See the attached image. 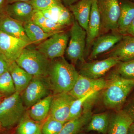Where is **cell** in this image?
I'll return each instance as SVG.
<instances>
[{"mask_svg":"<svg viewBox=\"0 0 134 134\" xmlns=\"http://www.w3.org/2000/svg\"><path fill=\"white\" fill-rule=\"evenodd\" d=\"M23 26L26 36L32 44H34L37 45L55 34L47 33L40 27L34 24L31 20L24 23Z\"/></svg>","mask_w":134,"mask_h":134,"instance_id":"obj_28","label":"cell"},{"mask_svg":"<svg viewBox=\"0 0 134 134\" xmlns=\"http://www.w3.org/2000/svg\"><path fill=\"white\" fill-rule=\"evenodd\" d=\"M41 129L39 123L34 121L30 117L28 110L17 124L15 134H35Z\"/></svg>","mask_w":134,"mask_h":134,"instance_id":"obj_29","label":"cell"},{"mask_svg":"<svg viewBox=\"0 0 134 134\" xmlns=\"http://www.w3.org/2000/svg\"><path fill=\"white\" fill-rule=\"evenodd\" d=\"M69 36L65 31L55 34L37 45L36 49L50 61L63 57L69 40Z\"/></svg>","mask_w":134,"mask_h":134,"instance_id":"obj_7","label":"cell"},{"mask_svg":"<svg viewBox=\"0 0 134 134\" xmlns=\"http://www.w3.org/2000/svg\"><path fill=\"white\" fill-rule=\"evenodd\" d=\"M0 31L32 44L25 34L23 24L12 19L4 13L0 15Z\"/></svg>","mask_w":134,"mask_h":134,"instance_id":"obj_18","label":"cell"},{"mask_svg":"<svg viewBox=\"0 0 134 134\" xmlns=\"http://www.w3.org/2000/svg\"><path fill=\"white\" fill-rule=\"evenodd\" d=\"M110 115L108 112L92 114L84 129L86 132L95 131L102 134L107 133Z\"/></svg>","mask_w":134,"mask_h":134,"instance_id":"obj_26","label":"cell"},{"mask_svg":"<svg viewBox=\"0 0 134 134\" xmlns=\"http://www.w3.org/2000/svg\"><path fill=\"white\" fill-rule=\"evenodd\" d=\"M79 75L74 65L63 56L51 60L47 77L53 95L70 91Z\"/></svg>","mask_w":134,"mask_h":134,"instance_id":"obj_1","label":"cell"},{"mask_svg":"<svg viewBox=\"0 0 134 134\" xmlns=\"http://www.w3.org/2000/svg\"><path fill=\"white\" fill-rule=\"evenodd\" d=\"M5 97V96L3 95L2 93H0V104L1 103L2 101L3 100V98H4Z\"/></svg>","mask_w":134,"mask_h":134,"instance_id":"obj_41","label":"cell"},{"mask_svg":"<svg viewBox=\"0 0 134 134\" xmlns=\"http://www.w3.org/2000/svg\"><path fill=\"white\" fill-rule=\"evenodd\" d=\"M109 84L108 79L103 77L91 79L79 75L74 85L69 92L75 99L81 98L93 92H100L105 89Z\"/></svg>","mask_w":134,"mask_h":134,"instance_id":"obj_10","label":"cell"},{"mask_svg":"<svg viewBox=\"0 0 134 134\" xmlns=\"http://www.w3.org/2000/svg\"><path fill=\"white\" fill-rule=\"evenodd\" d=\"M16 92L14 82L9 71L0 76V93L7 97Z\"/></svg>","mask_w":134,"mask_h":134,"instance_id":"obj_31","label":"cell"},{"mask_svg":"<svg viewBox=\"0 0 134 134\" xmlns=\"http://www.w3.org/2000/svg\"><path fill=\"white\" fill-rule=\"evenodd\" d=\"M34 9L29 3L18 2L7 4L4 12L12 19L24 24L31 20Z\"/></svg>","mask_w":134,"mask_h":134,"instance_id":"obj_15","label":"cell"},{"mask_svg":"<svg viewBox=\"0 0 134 134\" xmlns=\"http://www.w3.org/2000/svg\"><path fill=\"white\" fill-rule=\"evenodd\" d=\"M113 73L127 79H134V59L128 61L120 62L115 67Z\"/></svg>","mask_w":134,"mask_h":134,"instance_id":"obj_30","label":"cell"},{"mask_svg":"<svg viewBox=\"0 0 134 134\" xmlns=\"http://www.w3.org/2000/svg\"><path fill=\"white\" fill-rule=\"evenodd\" d=\"M61 1L64 5H65L66 7H68L70 5L74 4L79 0H61Z\"/></svg>","mask_w":134,"mask_h":134,"instance_id":"obj_37","label":"cell"},{"mask_svg":"<svg viewBox=\"0 0 134 134\" xmlns=\"http://www.w3.org/2000/svg\"><path fill=\"white\" fill-rule=\"evenodd\" d=\"M93 0H79L68 7L74 16L75 20L86 31L90 16Z\"/></svg>","mask_w":134,"mask_h":134,"instance_id":"obj_20","label":"cell"},{"mask_svg":"<svg viewBox=\"0 0 134 134\" xmlns=\"http://www.w3.org/2000/svg\"><path fill=\"white\" fill-rule=\"evenodd\" d=\"M80 134H82L81 133Z\"/></svg>","mask_w":134,"mask_h":134,"instance_id":"obj_44","label":"cell"},{"mask_svg":"<svg viewBox=\"0 0 134 134\" xmlns=\"http://www.w3.org/2000/svg\"><path fill=\"white\" fill-rule=\"evenodd\" d=\"M133 1H134V0H133Z\"/></svg>","mask_w":134,"mask_h":134,"instance_id":"obj_45","label":"cell"},{"mask_svg":"<svg viewBox=\"0 0 134 134\" xmlns=\"http://www.w3.org/2000/svg\"><path fill=\"white\" fill-rule=\"evenodd\" d=\"M3 129V127L2 126L1 124V122H0V133H1Z\"/></svg>","mask_w":134,"mask_h":134,"instance_id":"obj_43","label":"cell"},{"mask_svg":"<svg viewBox=\"0 0 134 134\" xmlns=\"http://www.w3.org/2000/svg\"><path fill=\"white\" fill-rule=\"evenodd\" d=\"M35 134H42V132L41 131V129L40 130H39L38 131H37L36 133Z\"/></svg>","mask_w":134,"mask_h":134,"instance_id":"obj_42","label":"cell"},{"mask_svg":"<svg viewBox=\"0 0 134 134\" xmlns=\"http://www.w3.org/2000/svg\"><path fill=\"white\" fill-rule=\"evenodd\" d=\"M120 61L115 57H107L104 59L82 63L79 74L87 78L97 79L101 78L111 69Z\"/></svg>","mask_w":134,"mask_h":134,"instance_id":"obj_9","label":"cell"},{"mask_svg":"<svg viewBox=\"0 0 134 134\" xmlns=\"http://www.w3.org/2000/svg\"><path fill=\"white\" fill-rule=\"evenodd\" d=\"M6 5V0H0V15L4 12V9Z\"/></svg>","mask_w":134,"mask_h":134,"instance_id":"obj_38","label":"cell"},{"mask_svg":"<svg viewBox=\"0 0 134 134\" xmlns=\"http://www.w3.org/2000/svg\"><path fill=\"white\" fill-rule=\"evenodd\" d=\"M107 53V57H115L122 62L133 59H134V37L124 35L122 39Z\"/></svg>","mask_w":134,"mask_h":134,"instance_id":"obj_17","label":"cell"},{"mask_svg":"<svg viewBox=\"0 0 134 134\" xmlns=\"http://www.w3.org/2000/svg\"><path fill=\"white\" fill-rule=\"evenodd\" d=\"M101 22V30L118 32L120 14L119 0H98Z\"/></svg>","mask_w":134,"mask_h":134,"instance_id":"obj_8","label":"cell"},{"mask_svg":"<svg viewBox=\"0 0 134 134\" xmlns=\"http://www.w3.org/2000/svg\"><path fill=\"white\" fill-rule=\"evenodd\" d=\"M123 35H128L134 37V19L127 28Z\"/></svg>","mask_w":134,"mask_h":134,"instance_id":"obj_36","label":"cell"},{"mask_svg":"<svg viewBox=\"0 0 134 134\" xmlns=\"http://www.w3.org/2000/svg\"><path fill=\"white\" fill-rule=\"evenodd\" d=\"M65 123L48 116L41 127V132L43 134H59Z\"/></svg>","mask_w":134,"mask_h":134,"instance_id":"obj_32","label":"cell"},{"mask_svg":"<svg viewBox=\"0 0 134 134\" xmlns=\"http://www.w3.org/2000/svg\"><path fill=\"white\" fill-rule=\"evenodd\" d=\"M21 93L16 92L5 97L0 104V122L3 128L17 125L26 111Z\"/></svg>","mask_w":134,"mask_h":134,"instance_id":"obj_3","label":"cell"},{"mask_svg":"<svg viewBox=\"0 0 134 134\" xmlns=\"http://www.w3.org/2000/svg\"><path fill=\"white\" fill-rule=\"evenodd\" d=\"M75 99L69 92L53 95L48 116L61 122H66L70 106Z\"/></svg>","mask_w":134,"mask_h":134,"instance_id":"obj_11","label":"cell"},{"mask_svg":"<svg viewBox=\"0 0 134 134\" xmlns=\"http://www.w3.org/2000/svg\"><path fill=\"white\" fill-rule=\"evenodd\" d=\"M31 44L0 31V52L10 62L15 61L23 50Z\"/></svg>","mask_w":134,"mask_h":134,"instance_id":"obj_12","label":"cell"},{"mask_svg":"<svg viewBox=\"0 0 134 134\" xmlns=\"http://www.w3.org/2000/svg\"><path fill=\"white\" fill-rule=\"evenodd\" d=\"M31 21L47 33H59L65 31L66 29L46 17L41 11L36 10L34 9Z\"/></svg>","mask_w":134,"mask_h":134,"instance_id":"obj_27","label":"cell"},{"mask_svg":"<svg viewBox=\"0 0 134 134\" xmlns=\"http://www.w3.org/2000/svg\"><path fill=\"white\" fill-rule=\"evenodd\" d=\"M53 94L39 100L28 110L29 115L34 121L38 123L45 120L49 115Z\"/></svg>","mask_w":134,"mask_h":134,"instance_id":"obj_24","label":"cell"},{"mask_svg":"<svg viewBox=\"0 0 134 134\" xmlns=\"http://www.w3.org/2000/svg\"><path fill=\"white\" fill-rule=\"evenodd\" d=\"M107 79L109 84L103 90V104L110 110H122L128 97L134 89V79H125L113 72Z\"/></svg>","mask_w":134,"mask_h":134,"instance_id":"obj_2","label":"cell"},{"mask_svg":"<svg viewBox=\"0 0 134 134\" xmlns=\"http://www.w3.org/2000/svg\"><path fill=\"white\" fill-rule=\"evenodd\" d=\"M123 36L119 32L99 36L92 44L88 56L89 59L92 60L104 53L108 52L122 39Z\"/></svg>","mask_w":134,"mask_h":134,"instance_id":"obj_13","label":"cell"},{"mask_svg":"<svg viewBox=\"0 0 134 134\" xmlns=\"http://www.w3.org/2000/svg\"><path fill=\"white\" fill-rule=\"evenodd\" d=\"M92 109L84 112L79 117L65 122L59 134H80L92 116Z\"/></svg>","mask_w":134,"mask_h":134,"instance_id":"obj_23","label":"cell"},{"mask_svg":"<svg viewBox=\"0 0 134 134\" xmlns=\"http://www.w3.org/2000/svg\"><path fill=\"white\" fill-rule=\"evenodd\" d=\"M122 110L129 115L134 123V89L128 97Z\"/></svg>","mask_w":134,"mask_h":134,"instance_id":"obj_34","label":"cell"},{"mask_svg":"<svg viewBox=\"0 0 134 134\" xmlns=\"http://www.w3.org/2000/svg\"><path fill=\"white\" fill-rule=\"evenodd\" d=\"M5 55L0 52V76L8 71L10 63Z\"/></svg>","mask_w":134,"mask_h":134,"instance_id":"obj_35","label":"cell"},{"mask_svg":"<svg viewBox=\"0 0 134 134\" xmlns=\"http://www.w3.org/2000/svg\"><path fill=\"white\" fill-rule=\"evenodd\" d=\"M27 47L16 60L18 65L33 77L48 76L51 61L36 48Z\"/></svg>","mask_w":134,"mask_h":134,"instance_id":"obj_4","label":"cell"},{"mask_svg":"<svg viewBox=\"0 0 134 134\" xmlns=\"http://www.w3.org/2000/svg\"><path fill=\"white\" fill-rule=\"evenodd\" d=\"M101 30V22L98 9V0H93L90 16L86 31L85 57L88 56L93 42L99 36Z\"/></svg>","mask_w":134,"mask_h":134,"instance_id":"obj_14","label":"cell"},{"mask_svg":"<svg viewBox=\"0 0 134 134\" xmlns=\"http://www.w3.org/2000/svg\"><path fill=\"white\" fill-rule=\"evenodd\" d=\"M99 92H92L81 98L75 99L70 106L68 121L79 117L85 109L92 107Z\"/></svg>","mask_w":134,"mask_h":134,"instance_id":"obj_22","label":"cell"},{"mask_svg":"<svg viewBox=\"0 0 134 134\" xmlns=\"http://www.w3.org/2000/svg\"><path fill=\"white\" fill-rule=\"evenodd\" d=\"M70 39L66 50L67 57L73 65L85 62L86 31L75 20L70 26Z\"/></svg>","mask_w":134,"mask_h":134,"instance_id":"obj_5","label":"cell"},{"mask_svg":"<svg viewBox=\"0 0 134 134\" xmlns=\"http://www.w3.org/2000/svg\"><path fill=\"white\" fill-rule=\"evenodd\" d=\"M127 134H134V123H133L130 126Z\"/></svg>","mask_w":134,"mask_h":134,"instance_id":"obj_40","label":"cell"},{"mask_svg":"<svg viewBox=\"0 0 134 134\" xmlns=\"http://www.w3.org/2000/svg\"><path fill=\"white\" fill-rule=\"evenodd\" d=\"M133 121L122 110L110 115L108 134H127Z\"/></svg>","mask_w":134,"mask_h":134,"instance_id":"obj_19","label":"cell"},{"mask_svg":"<svg viewBox=\"0 0 134 134\" xmlns=\"http://www.w3.org/2000/svg\"><path fill=\"white\" fill-rule=\"evenodd\" d=\"M29 3L36 10L42 11L55 5L63 4L61 0H30Z\"/></svg>","mask_w":134,"mask_h":134,"instance_id":"obj_33","label":"cell"},{"mask_svg":"<svg viewBox=\"0 0 134 134\" xmlns=\"http://www.w3.org/2000/svg\"><path fill=\"white\" fill-rule=\"evenodd\" d=\"M52 93L48 77L38 76L33 77L21 95L25 106L26 109H29Z\"/></svg>","mask_w":134,"mask_h":134,"instance_id":"obj_6","label":"cell"},{"mask_svg":"<svg viewBox=\"0 0 134 134\" xmlns=\"http://www.w3.org/2000/svg\"><path fill=\"white\" fill-rule=\"evenodd\" d=\"M120 14L118 32L123 35L124 32L134 19V2L129 0H119Z\"/></svg>","mask_w":134,"mask_h":134,"instance_id":"obj_25","label":"cell"},{"mask_svg":"<svg viewBox=\"0 0 134 134\" xmlns=\"http://www.w3.org/2000/svg\"><path fill=\"white\" fill-rule=\"evenodd\" d=\"M30 0H6V3L7 4H10L13 3L18 2H23L29 3Z\"/></svg>","mask_w":134,"mask_h":134,"instance_id":"obj_39","label":"cell"},{"mask_svg":"<svg viewBox=\"0 0 134 134\" xmlns=\"http://www.w3.org/2000/svg\"><path fill=\"white\" fill-rule=\"evenodd\" d=\"M16 92L21 93L29 85L33 76L18 65L15 61L10 63L8 69Z\"/></svg>","mask_w":134,"mask_h":134,"instance_id":"obj_21","label":"cell"},{"mask_svg":"<svg viewBox=\"0 0 134 134\" xmlns=\"http://www.w3.org/2000/svg\"><path fill=\"white\" fill-rule=\"evenodd\" d=\"M41 12L46 17L66 29L71 26L75 20L72 12L63 4Z\"/></svg>","mask_w":134,"mask_h":134,"instance_id":"obj_16","label":"cell"}]
</instances>
